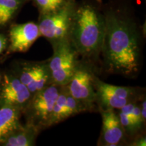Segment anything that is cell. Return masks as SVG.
I'll return each mask as SVG.
<instances>
[{
    "label": "cell",
    "instance_id": "cell-16",
    "mask_svg": "<svg viewBox=\"0 0 146 146\" xmlns=\"http://www.w3.org/2000/svg\"><path fill=\"white\" fill-rule=\"evenodd\" d=\"M37 7L39 15L57 10L64 4L66 0H33Z\"/></svg>",
    "mask_w": 146,
    "mask_h": 146
},
{
    "label": "cell",
    "instance_id": "cell-4",
    "mask_svg": "<svg viewBox=\"0 0 146 146\" xmlns=\"http://www.w3.org/2000/svg\"><path fill=\"white\" fill-rule=\"evenodd\" d=\"M53 55L48 60L52 85L64 86L68 83L80 62L79 54L70 39L52 45Z\"/></svg>",
    "mask_w": 146,
    "mask_h": 146
},
{
    "label": "cell",
    "instance_id": "cell-8",
    "mask_svg": "<svg viewBox=\"0 0 146 146\" xmlns=\"http://www.w3.org/2000/svg\"><path fill=\"white\" fill-rule=\"evenodd\" d=\"M17 76L30 91L32 96L52 85L48 60L25 63Z\"/></svg>",
    "mask_w": 146,
    "mask_h": 146
},
{
    "label": "cell",
    "instance_id": "cell-19",
    "mask_svg": "<svg viewBox=\"0 0 146 146\" xmlns=\"http://www.w3.org/2000/svg\"><path fill=\"white\" fill-rule=\"evenodd\" d=\"M7 39L3 35L0 34V54H1L6 47Z\"/></svg>",
    "mask_w": 146,
    "mask_h": 146
},
{
    "label": "cell",
    "instance_id": "cell-12",
    "mask_svg": "<svg viewBox=\"0 0 146 146\" xmlns=\"http://www.w3.org/2000/svg\"><path fill=\"white\" fill-rule=\"evenodd\" d=\"M9 35V52H26L41 36V33L37 23L29 22L12 26Z\"/></svg>",
    "mask_w": 146,
    "mask_h": 146
},
{
    "label": "cell",
    "instance_id": "cell-10",
    "mask_svg": "<svg viewBox=\"0 0 146 146\" xmlns=\"http://www.w3.org/2000/svg\"><path fill=\"white\" fill-rule=\"evenodd\" d=\"M102 118V128L98 145L116 146L122 145L126 135L116 110L100 111Z\"/></svg>",
    "mask_w": 146,
    "mask_h": 146
},
{
    "label": "cell",
    "instance_id": "cell-17",
    "mask_svg": "<svg viewBox=\"0 0 146 146\" xmlns=\"http://www.w3.org/2000/svg\"><path fill=\"white\" fill-rule=\"evenodd\" d=\"M118 116L119 117L120 123H121L124 131H125L126 136L135 135L138 134V132H139L141 129H143L139 127L132 118H131L127 115L123 114L120 111L118 113Z\"/></svg>",
    "mask_w": 146,
    "mask_h": 146
},
{
    "label": "cell",
    "instance_id": "cell-9",
    "mask_svg": "<svg viewBox=\"0 0 146 146\" xmlns=\"http://www.w3.org/2000/svg\"><path fill=\"white\" fill-rule=\"evenodd\" d=\"M31 93L16 75L3 76L0 91V106H10L22 111L28 104Z\"/></svg>",
    "mask_w": 146,
    "mask_h": 146
},
{
    "label": "cell",
    "instance_id": "cell-3",
    "mask_svg": "<svg viewBox=\"0 0 146 146\" xmlns=\"http://www.w3.org/2000/svg\"><path fill=\"white\" fill-rule=\"evenodd\" d=\"M96 103L98 111L121 109L128 104L138 102L145 97L143 89L139 87L117 86L94 77Z\"/></svg>",
    "mask_w": 146,
    "mask_h": 146
},
{
    "label": "cell",
    "instance_id": "cell-7",
    "mask_svg": "<svg viewBox=\"0 0 146 146\" xmlns=\"http://www.w3.org/2000/svg\"><path fill=\"white\" fill-rule=\"evenodd\" d=\"M92 64L81 60L66 85L69 94L86 108L87 112L97 110Z\"/></svg>",
    "mask_w": 146,
    "mask_h": 146
},
{
    "label": "cell",
    "instance_id": "cell-21",
    "mask_svg": "<svg viewBox=\"0 0 146 146\" xmlns=\"http://www.w3.org/2000/svg\"><path fill=\"white\" fill-rule=\"evenodd\" d=\"M1 75H0V85H1Z\"/></svg>",
    "mask_w": 146,
    "mask_h": 146
},
{
    "label": "cell",
    "instance_id": "cell-1",
    "mask_svg": "<svg viewBox=\"0 0 146 146\" xmlns=\"http://www.w3.org/2000/svg\"><path fill=\"white\" fill-rule=\"evenodd\" d=\"M104 13L105 31L101 56L105 72L136 77L143 63L141 29L134 18L121 8L109 7Z\"/></svg>",
    "mask_w": 146,
    "mask_h": 146
},
{
    "label": "cell",
    "instance_id": "cell-2",
    "mask_svg": "<svg viewBox=\"0 0 146 146\" xmlns=\"http://www.w3.org/2000/svg\"><path fill=\"white\" fill-rule=\"evenodd\" d=\"M105 18L98 0L76 4L69 39L82 60L93 62L101 56Z\"/></svg>",
    "mask_w": 146,
    "mask_h": 146
},
{
    "label": "cell",
    "instance_id": "cell-18",
    "mask_svg": "<svg viewBox=\"0 0 146 146\" xmlns=\"http://www.w3.org/2000/svg\"><path fill=\"white\" fill-rule=\"evenodd\" d=\"M145 141L146 138L143 135H138L137 137L135 139L131 144H129V145H133V146H145Z\"/></svg>",
    "mask_w": 146,
    "mask_h": 146
},
{
    "label": "cell",
    "instance_id": "cell-15",
    "mask_svg": "<svg viewBox=\"0 0 146 146\" xmlns=\"http://www.w3.org/2000/svg\"><path fill=\"white\" fill-rule=\"evenodd\" d=\"M26 0H0V26L11 21Z\"/></svg>",
    "mask_w": 146,
    "mask_h": 146
},
{
    "label": "cell",
    "instance_id": "cell-20",
    "mask_svg": "<svg viewBox=\"0 0 146 146\" xmlns=\"http://www.w3.org/2000/svg\"><path fill=\"white\" fill-rule=\"evenodd\" d=\"M145 106H146V101L145 97L141 100V116L143 118L144 121L146 120V112H145Z\"/></svg>",
    "mask_w": 146,
    "mask_h": 146
},
{
    "label": "cell",
    "instance_id": "cell-11",
    "mask_svg": "<svg viewBox=\"0 0 146 146\" xmlns=\"http://www.w3.org/2000/svg\"><path fill=\"white\" fill-rule=\"evenodd\" d=\"M87 112L86 108L69 94L66 87L62 86L51 114L47 128L64 121L71 116Z\"/></svg>",
    "mask_w": 146,
    "mask_h": 146
},
{
    "label": "cell",
    "instance_id": "cell-14",
    "mask_svg": "<svg viewBox=\"0 0 146 146\" xmlns=\"http://www.w3.org/2000/svg\"><path fill=\"white\" fill-rule=\"evenodd\" d=\"M21 109L10 106H2L0 108V145L21 125Z\"/></svg>",
    "mask_w": 146,
    "mask_h": 146
},
{
    "label": "cell",
    "instance_id": "cell-6",
    "mask_svg": "<svg viewBox=\"0 0 146 146\" xmlns=\"http://www.w3.org/2000/svg\"><path fill=\"white\" fill-rule=\"evenodd\" d=\"M61 87L50 85L33 95L28 104L23 110L26 112L27 123L35 126L41 131L47 129Z\"/></svg>",
    "mask_w": 146,
    "mask_h": 146
},
{
    "label": "cell",
    "instance_id": "cell-5",
    "mask_svg": "<svg viewBox=\"0 0 146 146\" xmlns=\"http://www.w3.org/2000/svg\"><path fill=\"white\" fill-rule=\"evenodd\" d=\"M76 4L75 0H66L57 10L39 15L37 25L41 36L45 37L51 45L69 39Z\"/></svg>",
    "mask_w": 146,
    "mask_h": 146
},
{
    "label": "cell",
    "instance_id": "cell-13",
    "mask_svg": "<svg viewBox=\"0 0 146 146\" xmlns=\"http://www.w3.org/2000/svg\"><path fill=\"white\" fill-rule=\"evenodd\" d=\"M41 131L31 124L21 125L14 130L5 141L3 146H33L36 145V139Z\"/></svg>",
    "mask_w": 146,
    "mask_h": 146
}]
</instances>
